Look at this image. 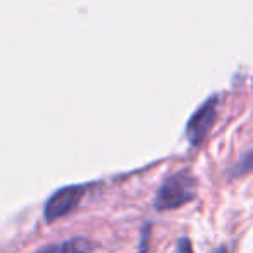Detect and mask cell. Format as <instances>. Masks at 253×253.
<instances>
[{
	"instance_id": "1",
	"label": "cell",
	"mask_w": 253,
	"mask_h": 253,
	"mask_svg": "<svg viewBox=\"0 0 253 253\" xmlns=\"http://www.w3.org/2000/svg\"><path fill=\"white\" fill-rule=\"evenodd\" d=\"M198 194V180L191 173V170L182 169L175 173L169 175L155 196V208L156 210H173L182 205L189 203Z\"/></svg>"
},
{
	"instance_id": "2",
	"label": "cell",
	"mask_w": 253,
	"mask_h": 253,
	"mask_svg": "<svg viewBox=\"0 0 253 253\" xmlns=\"http://www.w3.org/2000/svg\"><path fill=\"white\" fill-rule=\"evenodd\" d=\"M84 184H80V186H64L61 189H57L47 200L45 207H43V218L50 224L56 218H61L66 213H70L71 210H75L78 207L82 196H84Z\"/></svg>"
},
{
	"instance_id": "3",
	"label": "cell",
	"mask_w": 253,
	"mask_h": 253,
	"mask_svg": "<svg viewBox=\"0 0 253 253\" xmlns=\"http://www.w3.org/2000/svg\"><path fill=\"white\" fill-rule=\"evenodd\" d=\"M217 106L218 99L217 95H210L189 118L186 126V137L189 139L191 144H200L203 137L208 134V130L213 125L217 118Z\"/></svg>"
},
{
	"instance_id": "4",
	"label": "cell",
	"mask_w": 253,
	"mask_h": 253,
	"mask_svg": "<svg viewBox=\"0 0 253 253\" xmlns=\"http://www.w3.org/2000/svg\"><path fill=\"white\" fill-rule=\"evenodd\" d=\"M92 248H94V243L90 239L77 236V238H70L66 241L43 246L37 253H88L92 252Z\"/></svg>"
},
{
	"instance_id": "5",
	"label": "cell",
	"mask_w": 253,
	"mask_h": 253,
	"mask_svg": "<svg viewBox=\"0 0 253 253\" xmlns=\"http://www.w3.org/2000/svg\"><path fill=\"white\" fill-rule=\"evenodd\" d=\"M177 248H179V253H193V246L187 238H180L177 243Z\"/></svg>"
},
{
	"instance_id": "6",
	"label": "cell",
	"mask_w": 253,
	"mask_h": 253,
	"mask_svg": "<svg viewBox=\"0 0 253 253\" xmlns=\"http://www.w3.org/2000/svg\"><path fill=\"white\" fill-rule=\"evenodd\" d=\"M211 253H229V252H227V248H225V246H218V248L215 250V252H211Z\"/></svg>"
}]
</instances>
